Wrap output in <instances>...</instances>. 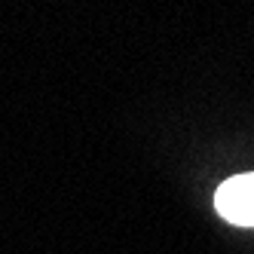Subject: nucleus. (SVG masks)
Instances as JSON below:
<instances>
[{
	"label": "nucleus",
	"mask_w": 254,
	"mask_h": 254,
	"mask_svg": "<svg viewBox=\"0 0 254 254\" xmlns=\"http://www.w3.org/2000/svg\"><path fill=\"white\" fill-rule=\"evenodd\" d=\"M214 208L236 227H254V172L224 181L214 193Z\"/></svg>",
	"instance_id": "f257e3e1"
}]
</instances>
